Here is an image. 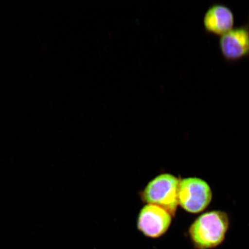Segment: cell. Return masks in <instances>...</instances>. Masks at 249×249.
Wrapping results in <instances>:
<instances>
[{"instance_id": "6da1fadb", "label": "cell", "mask_w": 249, "mask_h": 249, "mask_svg": "<svg viewBox=\"0 0 249 249\" xmlns=\"http://www.w3.org/2000/svg\"><path fill=\"white\" fill-rule=\"evenodd\" d=\"M229 228L228 215L224 212H208L199 216L190 227V238L196 249H213L225 241Z\"/></svg>"}, {"instance_id": "7a4b0ae2", "label": "cell", "mask_w": 249, "mask_h": 249, "mask_svg": "<svg viewBox=\"0 0 249 249\" xmlns=\"http://www.w3.org/2000/svg\"><path fill=\"white\" fill-rule=\"evenodd\" d=\"M180 180L169 174H161L149 182L142 194L143 201L163 208L175 216L179 204Z\"/></svg>"}, {"instance_id": "3957f363", "label": "cell", "mask_w": 249, "mask_h": 249, "mask_svg": "<svg viewBox=\"0 0 249 249\" xmlns=\"http://www.w3.org/2000/svg\"><path fill=\"white\" fill-rule=\"evenodd\" d=\"M213 193L208 183L198 178H187L180 181L178 202L183 210L197 213L205 210L211 202Z\"/></svg>"}, {"instance_id": "277c9868", "label": "cell", "mask_w": 249, "mask_h": 249, "mask_svg": "<svg viewBox=\"0 0 249 249\" xmlns=\"http://www.w3.org/2000/svg\"><path fill=\"white\" fill-rule=\"evenodd\" d=\"M218 46L223 60L227 63H235L249 58V17L247 23L220 36Z\"/></svg>"}, {"instance_id": "5b68a950", "label": "cell", "mask_w": 249, "mask_h": 249, "mask_svg": "<svg viewBox=\"0 0 249 249\" xmlns=\"http://www.w3.org/2000/svg\"><path fill=\"white\" fill-rule=\"evenodd\" d=\"M172 216L163 208L148 204L140 211L137 223L139 231L147 237H161L170 228Z\"/></svg>"}, {"instance_id": "8992f818", "label": "cell", "mask_w": 249, "mask_h": 249, "mask_svg": "<svg viewBox=\"0 0 249 249\" xmlns=\"http://www.w3.org/2000/svg\"><path fill=\"white\" fill-rule=\"evenodd\" d=\"M202 24L207 34L222 36L233 29L234 13L229 6L223 3H213L205 12Z\"/></svg>"}]
</instances>
